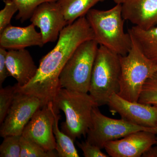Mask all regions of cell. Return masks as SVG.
I'll return each mask as SVG.
<instances>
[{"label": "cell", "mask_w": 157, "mask_h": 157, "mask_svg": "<svg viewBox=\"0 0 157 157\" xmlns=\"http://www.w3.org/2000/svg\"><path fill=\"white\" fill-rule=\"evenodd\" d=\"M94 39L82 43L67 62L59 76L62 88L88 93L98 48Z\"/></svg>", "instance_id": "obj_6"}, {"label": "cell", "mask_w": 157, "mask_h": 157, "mask_svg": "<svg viewBox=\"0 0 157 157\" xmlns=\"http://www.w3.org/2000/svg\"><path fill=\"white\" fill-rule=\"evenodd\" d=\"M42 107L39 98L15 92L14 99L6 118L1 124L0 135H21L34 113Z\"/></svg>", "instance_id": "obj_8"}, {"label": "cell", "mask_w": 157, "mask_h": 157, "mask_svg": "<svg viewBox=\"0 0 157 157\" xmlns=\"http://www.w3.org/2000/svg\"><path fill=\"white\" fill-rule=\"evenodd\" d=\"M124 19L147 30L157 25V0H125L121 4Z\"/></svg>", "instance_id": "obj_13"}, {"label": "cell", "mask_w": 157, "mask_h": 157, "mask_svg": "<svg viewBox=\"0 0 157 157\" xmlns=\"http://www.w3.org/2000/svg\"><path fill=\"white\" fill-rule=\"evenodd\" d=\"M6 48L0 47V86L5 81L7 77L10 76L6 64V56L8 51Z\"/></svg>", "instance_id": "obj_26"}, {"label": "cell", "mask_w": 157, "mask_h": 157, "mask_svg": "<svg viewBox=\"0 0 157 157\" xmlns=\"http://www.w3.org/2000/svg\"><path fill=\"white\" fill-rule=\"evenodd\" d=\"M5 7L0 11V33L11 25V18L18 9L12 0H4Z\"/></svg>", "instance_id": "obj_24"}, {"label": "cell", "mask_w": 157, "mask_h": 157, "mask_svg": "<svg viewBox=\"0 0 157 157\" xmlns=\"http://www.w3.org/2000/svg\"><path fill=\"white\" fill-rule=\"evenodd\" d=\"M15 93V85L8 86L0 90V124L6 118L14 99Z\"/></svg>", "instance_id": "obj_23"}, {"label": "cell", "mask_w": 157, "mask_h": 157, "mask_svg": "<svg viewBox=\"0 0 157 157\" xmlns=\"http://www.w3.org/2000/svg\"><path fill=\"white\" fill-rule=\"evenodd\" d=\"M156 138L157 135L152 132L138 131L120 140L107 142L104 148L110 157H140L156 144Z\"/></svg>", "instance_id": "obj_12"}, {"label": "cell", "mask_w": 157, "mask_h": 157, "mask_svg": "<svg viewBox=\"0 0 157 157\" xmlns=\"http://www.w3.org/2000/svg\"><path fill=\"white\" fill-rule=\"evenodd\" d=\"M154 106H155V107L157 108V105H154Z\"/></svg>", "instance_id": "obj_30"}, {"label": "cell", "mask_w": 157, "mask_h": 157, "mask_svg": "<svg viewBox=\"0 0 157 157\" xmlns=\"http://www.w3.org/2000/svg\"><path fill=\"white\" fill-rule=\"evenodd\" d=\"M54 108L53 133L56 141V150L58 154L59 157H79L78 151L74 145V140L59 128V121L61 116L59 114V109H56L55 107Z\"/></svg>", "instance_id": "obj_18"}, {"label": "cell", "mask_w": 157, "mask_h": 157, "mask_svg": "<svg viewBox=\"0 0 157 157\" xmlns=\"http://www.w3.org/2000/svg\"><path fill=\"white\" fill-rule=\"evenodd\" d=\"M21 135H9L4 137L0 145V157H20Z\"/></svg>", "instance_id": "obj_22"}, {"label": "cell", "mask_w": 157, "mask_h": 157, "mask_svg": "<svg viewBox=\"0 0 157 157\" xmlns=\"http://www.w3.org/2000/svg\"><path fill=\"white\" fill-rule=\"evenodd\" d=\"M20 144V157H59L56 150L46 151L39 144L22 135Z\"/></svg>", "instance_id": "obj_19"}, {"label": "cell", "mask_w": 157, "mask_h": 157, "mask_svg": "<svg viewBox=\"0 0 157 157\" xmlns=\"http://www.w3.org/2000/svg\"><path fill=\"white\" fill-rule=\"evenodd\" d=\"M156 140H157L156 144V145H157V138H156Z\"/></svg>", "instance_id": "obj_29"}, {"label": "cell", "mask_w": 157, "mask_h": 157, "mask_svg": "<svg viewBox=\"0 0 157 157\" xmlns=\"http://www.w3.org/2000/svg\"><path fill=\"white\" fill-rule=\"evenodd\" d=\"M54 113L53 102L39 108L25 128L21 135L46 151L56 150V141L53 129Z\"/></svg>", "instance_id": "obj_9"}, {"label": "cell", "mask_w": 157, "mask_h": 157, "mask_svg": "<svg viewBox=\"0 0 157 157\" xmlns=\"http://www.w3.org/2000/svg\"><path fill=\"white\" fill-rule=\"evenodd\" d=\"M105 0H58L67 25L86 16L92 8Z\"/></svg>", "instance_id": "obj_17"}, {"label": "cell", "mask_w": 157, "mask_h": 157, "mask_svg": "<svg viewBox=\"0 0 157 157\" xmlns=\"http://www.w3.org/2000/svg\"><path fill=\"white\" fill-rule=\"evenodd\" d=\"M6 64L10 74L19 86L28 83L36 74L38 67L29 51L25 48L8 50Z\"/></svg>", "instance_id": "obj_15"}, {"label": "cell", "mask_w": 157, "mask_h": 157, "mask_svg": "<svg viewBox=\"0 0 157 157\" xmlns=\"http://www.w3.org/2000/svg\"><path fill=\"white\" fill-rule=\"evenodd\" d=\"M120 56L100 45L93 67L89 93L98 107L107 104L113 94L120 90Z\"/></svg>", "instance_id": "obj_5"}, {"label": "cell", "mask_w": 157, "mask_h": 157, "mask_svg": "<svg viewBox=\"0 0 157 157\" xmlns=\"http://www.w3.org/2000/svg\"><path fill=\"white\" fill-rule=\"evenodd\" d=\"M53 103L54 107L62 110L66 116V121L62 124V131L74 141L87 135L91 123L92 109L98 107L90 94L61 88Z\"/></svg>", "instance_id": "obj_3"}, {"label": "cell", "mask_w": 157, "mask_h": 157, "mask_svg": "<svg viewBox=\"0 0 157 157\" xmlns=\"http://www.w3.org/2000/svg\"><path fill=\"white\" fill-rule=\"evenodd\" d=\"M152 133H154L155 135L157 136V125L155 127V128H152Z\"/></svg>", "instance_id": "obj_28"}, {"label": "cell", "mask_w": 157, "mask_h": 157, "mask_svg": "<svg viewBox=\"0 0 157 157\" xmlns=\"http://www.w3.org/2000/svg\"><path fill=\"white\" fill-rule=\"evenodd\" d=\"M113 1L116 4H122L125 0H113Z\"/></svg>", "instance_id": "obj_27"}, {"label": "cell", "mask_w": 157, "mask_h": 157, "mask_svg": "<svg viewBox=\"0 0 157 157\" xmlns=\"http://www.w3.org/2000/svg\"><path fill=\"white\" fill-rule=\"evenodd\" d=\"M138 102L141 104L157 105V72L145 82Z\"/></svg>", "instance_id": "obj_21"}, {"label": "cell", "mask_w": 157, "mask_h": 157, "mask_svg": "<svg viewBox=\"0 0 157 157\" xmlns=\"http://www.w3.org/2000/svg\"><path fill=\"white\" fill-rule=\"evenodd\" d=\"M77 145L83 152L85 157H108L109 156L101 151V149L89 143L86 140L81 142H77Z\"/></svg>", "instance_id": "obj_25"}, {"label": "cell", "mask_w": 157, "mask_h": 157, "mask_svg": "<svg viewBox=\"0 0 157 157\" xmlns=\"http://www.w3.org/2000/svg\"><path fill=\"white\" fill-rule=\"evenodd\" d=\"M44 45L42 34L36 30L32 23L25 27L10 25L0 33V47L8 50L34 46L41 47Z\"/></svg>", "instance_id": "obj_14"}, {"label": "cell", "mask_w": 157, "mask_h": 157, "mask_svg": "<svg viewBox=\"0 0 157 157\" xmlns=\"http://www.w3.org/2000/svg\"><path fill=\"white\" fill-rule=\"evenodd\" d=\"M30 19L40 29L44 44L56 41L62 30L68 25L57 2H46L39 5Z\"/></svg>", "instance_id": "obj_11"}, {"label": "cell", "mask_w": 157, "mask_h": 157, "mask_svg": "<svg viewBox=\"0 0 157 157\" xmlns=\"http://www.w3.org/2000/svg\"><path fill=\"white\" fill-rule=\"evenodd\" d=\"M128 33L144 54L157 66V25L147 30L134 26Z\"/></svg>", "instance_id": "obj_16"}, {"label": "cell", "mask_w": 157, "mask_h": 157, "mask_svg": "<svg viewBox=\"0 0 157 157\" xmlns=\"http://www.w3.org/2000/svg\"><path fill=\"white\" fill-rule=\"evenodd\" d=\"M92 39L94 40V33L86 16L66 26L53 49L40 61L35 76L24 86L14 85L15 92L36 97L42 107L53 102L61 88L59 76L67 62L79 45Z\"/></svg>", "instance_id": "obj_1"}, {"label": "cell", "mask_w": 157, "mask_h": 157, "mask_svg": "<svg viewBox=\"0 0 157 157\" xmlns=\"http://www.w3.org/2000/svg\"><path fill=\"white\" fill-rule=\"evenodd\" d=\"M152 128L134 124L122 119L108 117L102 114L98 107H95L92 109L91 123L86 140L102 149L109 141L123 138L133 132L141 131L152 132Z\"/></svg>", "instance_id": "obj_7"}, {"label": "cell", "mask_w": 157, "mask_h": 157, "mask_svg": "<svg viewBox=\"0 0 157 157\" xmlns=\"http://www.w3.org/2000/svg\"><path fill=\"white\" fill-rule=\"evenodd\" d=\"M107 105L111 112L129 123L146 128L156 126L157 108L154 105L131 102L117 94L111 96Z\"/></svg>", "instance_id": "obj_10"}, {"label": "cell", "mask_w": 157, "mask_h": 157, "mask_svg": "<svg viewBox=\"0 0 157 157\" xmlns=\"http://www.w3.org/2000/svg\"><path fill=\"white\" fill-rule=\"evenodd\" d=\"M131 37L132 47L128 53L120 56L121 72L117 94L128 101L137 102L145 82L157 73V66L144 54Z\"/></svg>", "instance_id": "obj_4"}, {"label": "cell", "mask_w": 157, "mask_h": 157, "mask_svg": "<svg viewBox=\"0 0 157 157\" xmlns=\"http://www.w3.org/2000/svg\"><path fill=\"white\" fill-rule=\"evenodd\" d=\"M18 9L16 19L24 22L30 19L36 9L41 4L46 2H56L58 0H12Z\"/></svg>", "instance_id": "obj_20"}, {"label": "cell", "mask_w": 157, "mask_h": 157, "mask_svg": "<svg viewBox=\"0 0 157 157\" xmlns=\"http://www.w3.org/2000/svg\"><path fill=\"white\" fill-rule=\"evenodd\" d=\"M94 40L120 56L128 53L132 47L131 35L124 29L121 4L107 10L90 9L86 15Z\"/></svg>", "instance_id": "obj_2"}]
</instances>
